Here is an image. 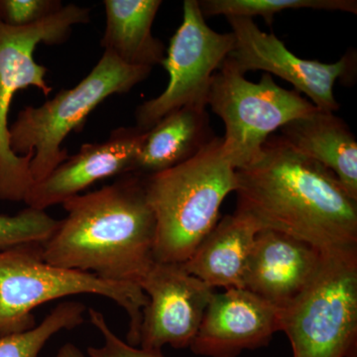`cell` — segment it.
Listing matches in <instances>:
<instances>
[{
  "instance_id": "cell-1",
  "label": "cell",
  "mask_w": 357,
  "mask_h": 357,
  "mask_svg": "<svg viewBox=\"0 0 357 357\" xmlns=\"http://www.w3.org/2000/svg\"><path fill=\"white\" fill-rule=\"evenodd\" d=\"M236 211L321 252L357 248V201L325 166L270 136L236 170Z\"/></svg>"
},
{
  "instance_id": "cell-2",
  "label": "cell",
  "mask_w": 357,
  "mask_h": 357,
  "mask_svg": "<svg viewBox=\"0 0 357 357\" xmlns=\"http://www.w3.org/2000/svg\"><path fill=\"white\" fill-rule=\"evenodd\" d=\"M63 206L67 217L42 244L44 261L139 286L155 262L156 237L144 176L126 174L114 184L73 197Z\"/></svg>"
},
{
  "instance_id": "cell-3",
  "label": "cell",
  "mask_w": 357,
  "mask_h": 357,
  "mask_svg": "<svg viewBox=\"0 0 357 357\" xmlns=\"http://www.w3.org/2000/svg\"><path fill=\"white\" fill-rule=\"evenodd\" d=\"M222 144L215 136L184 163L144 176L156 220L155 261L183 264L220 220L223 201L236 190V170Z\"/></svg>"
},
{
  "instance_id": "cell-4",
  "label": "cell",
  "mask_w": 357,
  "mask_h": 357,
  "mask_svg": "<svg viewBox=\"0 0 357 357\" xmlns=\"http://www.w3.org/2000/svg\"><path fill=\"white\" fill-rule=\"evenodd\" d=\"M42 244L0 248V337L31 330L33 310L50 301L93 294L114 301L129 319L128 344L138 347L147 296L135 284L105 280L44 261Z\"/></svg>"
},
{
  "instance_id": "cell-5",
  "label": "cell",
  "mask_w": 357,
  "mask_h": 357,
  "mask_svg": "<svg viewBox=\"0 0 357 357\" xmlns=\"http://www.w3.org/2000/svg\"><path fill=\"white\" fill-rule=\"evenodd\" d=\"M152 69L133 67L103 52L91 73L76 86L62 89L38 107H26L9 126V143L18 156L33 152V184L46 178L69 158L62 146L72 132L83 130L89 115L107 98L129 93L149 77Z\"/></svg>"
},
{
  "instance_id": "cell-6",
  "label": "cell",
  "mask_w": 357,
  "mask_h": 357,
  "mask_svg": "<svg viewBox=\"0 0 357 357\" xmlns=\"http://www.w3.org/2000/svg\"><path fill=\"white\" fill-rule=\"evenodd\" d=\"M293 357H347L357 347V248L323 252L318 272L282 310Z\"/></svg>"
},
{
  "instance_id": "cell-7",
  "label": "cell",
  "mask_w": 357,
  "mask_h": 357,
  "mask_svg": "<svg viewBox=\"0 0 357 357\" xmlns=\"http://www.w3.org/2000/svg\"><path fill=\"white\" fill-rule=\"evenodd\" d=\"M244 75L227 58L213 75L208 96V105L225 124L223 155L236 170L260 156L274 131L318 109L295 89L275 84L271 75H264L259 83Z\"/></svg>"
},
{
  "instance_id": "cell-8",
  "label": "cell",
  "mask_w": 357,
  "mask_h": 357,
  "mask_svg": "<svg viewBox=\"0 0 357 357\" xmlns=\"http://www.w3.org/2000/svg\"><path fill=\"white\" fill-rule=\"evenodd\" d=\"M89 22L91 10L73 3L26 27H10L0 21V199L24 201L33 185L30 163L34 153H14L9 143L8 115L17 91L34 86L48 96L53 91L45 79L48 69L35 61L36 47L65 43L73 26Z\"/></svg>"
},
{
  "instance_id": "cell-9",
  "label": "cell",
  "mask_w": 357,
  "mask_h": 357,
  "mask_svg": "<svg viewBox=\"0 0 357 357\" xmlns=\"http://www.w3.org/2000/svg\"><path fill=\"white\" fill-rule=\"evenodd\" d=\"M234 34L206 24L199 0H185L182 24L170 40L161 65L169 75L165 91L135 110V128L147 132L157 122L185 107L206 109L213 75L234 50Z\"/></svg>"
},
{
  "instance_id": "cell-10",
  "label": "cell",
  "mask_w": 357,
  "mask_h": 357,
  "mask_svg": "<svg viewBox=\"0 0 357 357\" xmlns=\"http://www.w3.org/2000/svg\"><path fill=\"white\" fill-rule=\"evenodd\" d=\"M227 20L236 40L229 58L244 74L265 70L292 84L295 91L305 93L317 109L331 112L340 109L333 86L337 81L352 79L356 57L347 54L333 64L305 60L294 55L272 33L261 31L252 18L227 16Z\"/></svg>"
},
{
  "instance_id": "cell-11",
  "label": "cell",
  "mask_w": 357,
  "mask_h": 357,
  "mask_svg": "<svg viewBox=\"0 0 357 357\" xmlns=\"http://www.w3.org/2000/svg\"><path fill=\"white\" fill-rule=\"evenodd\" d=\"M139 286L148 303L142 312L138 347H191L215 289L188 273L182 264L157 261Z\"/></svg>"
},
{
  "instance_id": "cell-12",
  "label": "cell",
  "mask_w": 357,
  "mask_h": 357,
  "mask_svg": "<svg viewBox=\"0 0 357 357\" xmlns=\"http://www.w3.org/2000/svg\"><path fill=\"white\" fill-rule=\"evenodd\" d=\"M281 309L246 289L215 292L190 349L197 356L239 357L267 347L281 332Z\"/></svg>"
},
{
  "instance_id": "cell-13",
  "label": "cell",
  "mask_w": 357,
  "mask_h": 357,
  "mask_svg": "<svg viewBox=\"0 0 357 357\" xmlns=\"http://www.w3.org/2000/svg\"><path fill=\"white\" fill-rule=\"evenodd\" d=\"M146 135L135 126L121 128L112 131L105 142L82 145L77 154L33 184L23 202L30 208L45 211L64 204L98 181L132 173Z\"/></svg>"
},
{
  "instance_id": "cell-14",
  "label": "cell",
  "mask_w": 357,
  "mask_h": 357,
  "mask_svg": "<svg viewBox=\"0 0 357 357\" xmlns=\"http://www.w3.org/2000/svg\"><path fill=\"white\" fill-rule=\"evenodd\" d=\"M323 252L304 241L273 229L256 236L244 289L284 310L292 304L318 272Z\"/></svg>"
},
{
  "instance_id": "cell-15",
  "label": "cell",
  "mask_w": 357,
  "mask_h": 357,
  "mask_svg": "<svg viewBox=\"0 0 357 357\" xmlns=\"http://www.w3.org/2000/svg\"><path fill=\"white\" fill-rule=\"evenodd\" d=\"M261 229L250 215L241 211L225 215L183 263V267L215 290L244 289L249 257Z\"/></svg>"
},
{
  "instance_id": "cell-16",
  "label": "cell",
  "mask_w": 357,
  "mask_h": 357,
  "mask_svg": "<svg viewBox=\"0 0 357 357\" xmlns=\"http://www.w3.org/2000/svg\"><path fill=\"white\" fill-rule=\"evenodd\" d=\"M281 137L296 151L332 171L357 201V141L335 112L317 109L280 129Z\"/></svg>"
},
{
  "instance_id": "cell-17",
  "label": "cell",
  "mask_w": 357,
  "mask_h": 357,
  "mask_svg": "<svg viewBox=\"0 0 357 357\" xmlns=\"http://www.w3.org/2000/svg\"><path fill=\"white\" fill-rule=\"evenodd\" d=\"M215 137L206 109L185 107L175 110L147 131L132 173L150 176L180 165Z\"/></svg>"
},
{
  "instance_id": "cell-18",
  "label": "cell",
  "mask_w": 357,
  "mask_h": 357,
  "mask_svg": "<svg viewBox=\"0 0 357 357\" xmlns=\"http://www.w3.org/2000/svg\"><path fill=\"white\" fill-rule=\"evenodd\" d=\"M161 0H105V29L100 46L133 67L152 68L166 56L165 45L152 34Z\"/></svg>"
},
{
  "instance_id": "cell-19",
  "label": "cell",
  "mask_w": 357,
  "mask_h": 357,
  "mask_svg": "<svg viewBox=\"0 0 357 357\" xmlns=\"http://www.w3.org/2000/svg\"><path fill=\"white\" fill-rule=\"evenodd\" d=\"M84 312L86 306L82 303H61L31 330L0 337V357H39L54 335L84 324Z\"/></svg>"
},
{
  "instance_id": "cell-20",
  "label": "cell",
  "mask_w": 357,
  "mask_h": 357,
  "mask_svg": "<svg viewBox=\"0 0 357 357\" xmlns=\"http://www.w3.org/2000/svg\"><path fill=\"white\" fill-rule=\"evenodd\" d=\"M199 9L204 17L225 15L252 18L262 16L271 25L275 14L288 9H318L357 13L356 0H201Z\"/></svg>"
},
{
  "instance_id": "cell-21",
  "label": "cell",
  "mask_w": 357,
  "mask_h": 357,
  "mask_svg": "<svg viewBox=\"0 0 357 357\" xmlns=\"http://www.w3.org/2000/svg\"><path fill=\"white\" fill-rule=\"evenodd\" d=\"M60 220L45 211L27 206L14 215H0V248L43 244L57 229Z\"/></svg>"
},
{
  "instance_id": "cell-22",
  "label": "cell",
  "mask_w": 357,
  "mask_h": 357,
  "mask_svg": "<svg viewBox=\"0 0 357 357\" xmlns=\"http://www.w3.org/2000/svg\"><path fill=\"white\" fill-rule=\"evenodd\" d=\"M60 0H0V21L10 27L41 22L63 8Z\"/></svg>"
},
{
  "instance_id": "cell-23",
  "label": "cell",
  "mask_w": 357,
  "mask_h": 357,
  "mask_svg": "<svg viewBox=\"0 0 357 357\" xmlns=\"http://www.w3.org/2000/svg\"><path fill=\"white\" fill-rule=\"evenodd\" d=\"M89 319L102 335L103 342L100 347H89V357H165L162 349H142L133 347L117 337L107 324L102 312L98 310H89Z\"/></svg>"
},
{
  "instance_id": "cell-24",
  "label": "cell",
  "mask_w": 357,
  "mask_h": 357,
  "mask_svg": "<svg viewBox=\"0 0 357 357\" xmlns=\"http://www.w3.org/2000/svg\"><path fill=\"white\" fill-rule=\"evenodd\" d=\"M56 357H86L76 344L67 342L59 349Z\"/></svg>"
},
{
  "instance_id": "cell-25",
  "label": "cell",
  "mask_w": 357,
  "mask_h": 357,
  "mask_svg": "<svg viewBox=\"0 0 357 357\" xmlns=\"http://www.w3.org/2000/svg\"><path fill=\"white\" fill-rule=\"evenodd\" d=\"M347 357H357V347H354Z\"/></svg>"
}]
</instances>
